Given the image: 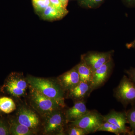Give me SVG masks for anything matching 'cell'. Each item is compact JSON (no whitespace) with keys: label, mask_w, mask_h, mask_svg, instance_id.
<instances>
[{"label":"cell","mask_w":135,"mask_h":135,"mask_svg":"<svg viewBox=\"0 0 135 135\" xmlns=\"http://www.w3.org/2000/svg\"><path fill=\"white\" fill-rule=\"evenodd\" d=\"M97 131H106L114 133L116 135L123 134V132L115 125L106 122H104Z\"/></svg>","instance_id":"ac0fdd59"},{"label":"cell","mask_w":135,"mask_h":135,"mask_svg":"<svg viewBox=\"0 0 135 135\" xmlns=\"http://www.w3.org/2000/svg\"><path fill=\"white\" fill-rule=\"evenodd\" d=\"M114 97L124 106L135 104V83L124 75L114 89Z\"/></svg>","instance_id":"3957f363"},{"label":"cell","mask_w":135,"mask_h":135,"mask_svg":"<svg viewBox=\"0 0 135 135\" xmlns=\"http://www.w3.org/2000/svg\"><path fill=\"white\" fill-rule=\"evenodd\" d=\"M27 83L19 74L12 73L6 80L4 88L7 92L14 97H22L25 94Z\"/></svg>","instance_id":"5b68a950"},{"label":"cell","mask_w":135,"mask_h":135,"mask_svg":"<svg viewBox=\"0 0 135 135\" xmlns=\"http://www.w3.org/2000/svg\"><path fill=\"white\" fill-rule=\"evenodd\" d=\"M10 133L14 135H30L32 134L31 129L20 124L17 121L12 122Z\"/></svg>","instance_id":"2e32d148"},{"label":"cell","mask_w":135,"mask_h":135,"mask_svg":"<svg viewBox=\"0 0 135 135\" xmlns=\"http://www.w3.org/2000/svg\"><path fill=\"white\" fill-rule=\"evenodd\" d=\"M76 66L79 75L80 81L90 84L93 74L92 69L81 60L80 62Z\"/></svg>","instance_id":"5bb4252c"},{"label":"cell","mask_w":135,"mask_h":135,"mask_svg":"<svg viewBox=\"0 0 135 135\" xmlns=\"http://www.w3.org/2000/svg\"><path fill=\"white\" fill-rule=\"evenodd\" d=\"M89 111L87 109L84 101H76L72 107L68 110L66 119L67 121L73 122L81 118Z\"/></svg>","instance_id":"7c38bea8"},{"label":"cell","mask_w":135,"mask_h":135,"mask_svg":"<svg viewBox=\"0 0 135 135\" xmlns=\"http://www.w3.org/2000/svg\"><path fill=\"white\" fill-rule=\"evenodd\" d=\"M42 13V17L45 20H57L62 19L65 16L51 3Z\"/></svg>","instance_id":"9a60e30c"},{"label":"cell","mask_w":135,"mask_h":135,"mask_svg":"<svg viewBox=\"0 0 135 135\" xmlns=\"http://www.w3.org/2000/svg\"><path fill=\"white\" fill-rule=\"evenodd\" d=\"M125 4L129 7H135V0H123Z\"/></svg>","instance_id":"484cf974"},{"label":"cell","mask_w":135,"mask_h":135,"mask_svg":"<svg viewBox=\"0 0 135 135\" xmlns=\"http://www.w3.org/2000/svg\"><path fill=\"white\" fill-rule=\"evenodd\" d=\"M10 131L4 123L0 122V135L9 134Z\"/></svg>","instance_id":"cb8c5ba5"},{"label":"cell","mask_w":135,"mask_h":135,"mask_svg":"<svg viewBox=\"0 0 135 135\" xmlns=\"http://www.w3.org/2000/svg\"><path fill=\"white\" fill-rule=\"evenodd\" d=\"M125 72L128 77L135 83V68H131L129 70H126Z\"/></svg>","instance_id":"d4e9b609"},{"label":"cell","mask_w":135,"mask_h":135,"mask_svg":"<svg viewBox=\"0 0 135 135\" xmlns=\"http://www.w3.org/2000/svg\"><path fill=\"white\" fill-rule=\"evenodd\" d=\"M128 123L130 125L131 131L135 134V105L133 106L128 110L126 112Z\"/></svg>","instance_id":"ffe728a7"},{"label":"cell","mask_w":135,"mask_h":135,"mask_svg":"<svg viewBox=\"0 0 135 135\" xmlns=\"http://www.w3.org/2000/svg\"><path fill=\"white\" fill-rule=\"evenodd\" d=\"M113 53L112 51L88 52L81 56V60L90 68L94 73L95 70L112 60Z\"/></svg>","instance_id":"8992f818"},{"label":"cell","mask_w":135,"mask_h":135,"mask_svg":"<svg viewBox=\"0 0 135 135\" xmlns=\"http://www.w3.org/2000/svg\"><path fill=\"white\" fill-rule=\"evenodd\" d=\"M31 99L33 103L39 111L47 114L59 110L64 106V100L53 99L44 95L32 88Z\"/></svg>","instance_id":"7a4b0ae2"},{"label":"cell","mask_w":135,"mask_h":135,"mask_svg":"<svg viewBox=\"0 0 135 135\" xmlns=\"http://www.w3.org/2000/svg\"><path fill=\"white\" fill-rule=\"evenodd\" d=\"M27 81L32 88L37 90L44 95L53 99L64 100V90L59 83L31 76L28 77Z\"/></svg>","instance_id":"6da1fadb"},{"label":"cell","mask_w":135,"mask_h":135,"mask_svg":"<svg viewBox=\"0 0 135 135\" xmlns=\"http://www.w3.org/2000/svg\"><path fill=\"white\" fill-rule=\"evenodd\" d=\"M113 66L112 60L94 71L90 83L92 90L99 88L105 82L110 74Z\"/></svg>","instance_id":"9c48e42d"},{"label":"cell","mask_w":135,"mask_h":135,"mask_svg":"<svg viewBox=\"0 0 135 135\" xmlns=\"http://www.w3.org/2000/svg\"><path fill=\"white\" fill-rule=\"evenodd\" d=\"M32 1L35 9L39 12H42L51 4L50 0H32Z\"/></svg>","instance_id":"d6986e66"},{"label":"cell","mask_w":135,"mask_h":135,"mask_svg":"<svg viewBox=\"0 0 135 135\" xmlns=\"http://www.w3.org/2000/svg\"><path fill=\"white\" fill-rule=\"evenodd\" d=\"M104 122V116L94 110H90L81 118L71 122V125L82 128L88 134H91L97 132Z\"/></svg>","instance_id":"277c9868"},{"label":"cell","mask_w":135,"mask_h":135,"mask_svg":"<svg viewBox=\"0 0 135 135\" xmlns=\"http://www.w3.org/2000/svg\"><path fill=\"white\" fill-rule=\"evenodd\" d=\"M103 116L104 122L115 125L124 134H134L132 131L129 130L126 126L128 123L126 112H117L113 110Z\"/></svg>","instance_id":"ba28073f"},{"label":"cell","mask_w":135,"mask_h":135,"mask_svg":"<svg viewBox=\"0 0 135 135\" xmlns=\"http://www.w3.org/2000/svg\"><path fill=\"white\" fill-rule=\"evenodd\" d=\"M58 81L64 90H70L79 84L80 77L76 66L60 76Z\"/></svg>","instance_id":"30bf717a"},{"label":"cell","mask_w":135,"mask_h":135,"mask_svg":"<svg viewBox=\"0 0 135 135\" xmlns=\"http://www.w3.org/2000/svg\"><path fill=\"white\" fill-rule=\"evenodd\" d=\"M69 91L70 97L79 101H84L93 90L90 83L80 81L79 84Z\"/></svg>","instance_id":"4fadbf2b"},{"label":"cell","mask_w":135,"mask_h":135,"mask_svg":"<svg viewBox=\"0 0 135 135\" xmlns=\"http://www.w3.org/2000/svg\"><path fill=\"white\" fill-rule=\"evenodd\" d=\"M104 0H80L81 5L84 8H94L99 7Z\"/></svg>","instance_id":"44dd1931"},{"label":"cell","mask_w":135,"mask_h":135,"mask_svg":"<svg viewBox=\"0 0 135 135\" xmlns=\"http://www.w3.org/2000/svg\"><path fill=\"white\" fill-rule=\"evenodd\" d=\"M126 46L128 49H135V39L130 43L127 44Z\"/></svg>","instance_id":"4316f807"},{"label":"cell","mask_w":135,"mask_h":135,"mask_svg":"<svg viewBox=\"0 0 135 135\" xmlns=\"http://www.w3.org/2000/svg\"><path fill=\"white\" fill-rule=\"evenodd\" d=\"M62 3L63 5L66 8L68 3V0H59Z\"/></svg>","instance_id":"83f0119b"},{"label":"cell","mask_w":135,"mask_h":135,"mask_svg":"<svg viewBox=\"0 0 135 135\" xmlns=\"http://www.w3.org/2000/svg\"><path fill=\"white\" fill-rule=\"evenodd\" d=\"M89 134L86 130L78 126L71 125L68 131V134L70 135H86Z\"/></svg>","instance_id":"7402d4cb"},{"label":"cell","mask_w":135,"mask_h":135,"mask_svg":"<svg viewBox=\"0 0 135 135\" xmlns=\"http://www.w3.org/2000/svg\"><path fill=\"white\" fill-rule=\"evenodd\" d=\"M16 109V104L11 98L7 97L0 98V110L3 113H10Z\"/></svg>","instance_id":"e0dca14e"},{"label":"cell","mask_w":135,"mask_h":135,"mask_svg":"<svg viewBox=\"0 0 135 135\" xmlns=\"http://www.w3.org/2000/svg\"><path fill=\"white\" fill-rule=\"evenodd\" d=\"M51 5L60 11L62 15L65 16L68 13L66 8L65 7L59 0H50Z\"/></svg>","instance_id":"603a6c76"},{"label":"cell","mask_w":135,"mask_h":135,"mask_svg":"<svg viewBox=\"0 0 135 135\" xmlns=\"http://www.w3.org/2000/svg\"><path fill=\"white\" fill-rule=\"evenodd\" d=\"M17 122L31 129L35 128L39 124V119L36 114L26 108L20 109L17 115Z\"/></svg>","instance_id":"8fae6325"},{"label":"cell","mask_w":135,"mask_h":135,"mask_svg":"<svg viewBox=\"0 0 135 135\" xmlns=\"http://www.w3.org/2000/svg\"><path fill=\"white\" fill-rule=\"evenodd\" d=\"M48 116L45 123V132L47 134L62 133L65 116L62 112L60 110L55 111Z\"/></svg>","instance_id":"52a82bcc"}]
</instances>
